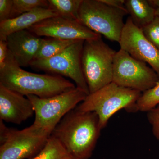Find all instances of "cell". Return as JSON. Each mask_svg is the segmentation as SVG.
<instances>
[{"label":"cell","instance_id":"1","mask_svg":"<svg viewBox=\"0 0 159 159\" xmlns=\"http://www.w3.org/2000/svg\"><path fill=\"white\" fill-rule=\"evenodd\" d=\"M102 129L94 112L74 109L65 116L52 133L68 151L78 159H89L93 155Z\"/></svg>","mask_w":159,"mask_h":159},{"label":"cell","instance_id":"2","mask_svg":"<svg viewBox=\"0 0 159 159\" xmlns=\"http://www.w3.org/2000/svg\"><path fill=\"white\" fill-rule=\"evenodd\" d=\"M0 84L25 97L34 95L41 98H49L76 87L58 75L34 74L23 70L9 50L0 68Z\"/></svg>","mask_w":159,"mask_h":159},{"label":"cell","instance_id":"3","mask_svg":"<svg viewBox=\"0 0 159 159\" xmlns=\"http://www.w3.org/2000/svg\"><path fill=\"white\" fill-rule=\"evenodd\" d=\"M142 93L140 91L123 87L112 82L89 94L75 109L80 111L96 113L102 130L111 117L120 110L136 112V103Z\"/></svg>","mask_w":159,"mask_h":159},{"label":"cell","instance_id":"4","mask_svg":"<svg viewBox=\"0 0 159 159\" xmlns=\"http://www.w3.org/2000/svg\"><path fill=\"white\" fill-rule=\"evenodd\" d=\"M51 132L33 123L17 130L0 119V159H31L45 146Z\"/></svg>","mask_w":159,"mask_h":159},{"label":"cell","instance_id":"5","mask_svg":"<svg viewBox=\"0 0 159 159\" xmlns=\"http://www.w3.org/2000/svg\"><path fill=\"white\" fill-rule=\"evenodd\" d=\"M116 53L103 41L102 38L84 41L81 66L89 94L112 82Z\"/></svg>","mask_w":159,"mask_h":159},{"label":"cell","instance_id":"6","mask_svg":"<svg viewBox=\"0 0 159 159\" xmlns=\"http://www.w3.org/2000/svg\"><path fill=\"white\" fill-rule=\"evenodd\" d=\"M128 14L125 9L115 8L101 0H83L78 11V21L111 41L119 42Z\"/></svg>","mask_w":159,"mask_h":159},{"label":"cell","instance_id":"7","mask_svg":"<svg viewBox=\"0 0 159 159\" xmlns=\"http://www.w3.org/2000/svg\"><path fill=\"white\" fill-rule=\"evenodd\" d=\"M88 94L76 87L73 89L47 98L34 95L26 97L31 101L35 114L34 124L52 133L60 121L85 99Z\"/></svg>","mask_w":159,"mask_h":159},{"label":"cell","instance_id":"8","mask_svg":"<svg viewBox=\"0 0 159 159\" xmlns=\"http://www.w3.org/2000/svg\"><path fill=\"white\" fill-rule=\"evenodd\" d=\"M159 79L147 63L135 59L120 49L114 57L112 82L117 85L143 93L153 87Z\"/></svg>","mask_w":159,"mask_h":159},{"label":"cell","instance_id":"9","mask_svg":"<svg viewBox=\"0 0 159 159\" xmlns=\"http://www.w3.org/2000/svg\"><path fill=\"white\" fill-rule=\"evenodd\" d=\"M84 40H78L53 57L35 60L30 66L40 70L47 71L69 77L88 95L89 92L83 73L81 54Z\"/></svg>","mask_w":159,"mask_h":159},{"label":"cell","instance_id":"10","mask_svg":"<svg viewBox=\"0 0 159 159\" xmlns=\"http://www.w3.org/2000/svg\"><path fill=\"white\" fill-rule=\"evenodd\" d=\"M36 36L65 40L96 39L101 38L78 21L58 16L49 18L35 24L28 29Z\"/></svg>","mask_w":159,"mask_h":159},{"label":"cell","instance_id":"11","mask_svg":"<svg viewBox=\"0 0 159 159\" xmlns=\"http://www.w3.org/2000/svg\"><path fill=\"white\" fill-rule=\"evenodd\" d=\"M120 49L132 57L149 64L159 77V51L145 36L142 29L129 17L119 41Z\"/></svg>","mask_w":159,"mask_h":159},{"label":"cell","instance_id":"12","mask_svg":"<svg viewBox=\"0 0 159 159\" xmlns=\"http://www.w3.org/2000/svg\"><path fill=\"white\" fill-rule=\"evenodd\" d=\"M34 113L33 105L27 97L0 84V119L20 124Z\"/></svg>","mask_w":159,"mask_h":159},{"label":"cell","instance_id":"13","mask_svg":"<svg viewBox=\"0 0 159 159\" xmlns=\"http://www.w3.org/2000/svg\"><path fill=\"white\" fill-rule=\"evenodd\" d=\"M43 40L29 30H24L9 34L6 41L18 64L20 67H27L34 60Z\"/></svg>","mask_w":159,"mask_h":159},{"label":"cell","instance_id":"14","mask_svg":"<svg viewBox=\"0 0 159 159\" xmlns=\"http://www.w3.org/2000/svg\"><path fill=\"white\" fill-rule=\"evenodd\" d=\"M58 16L57 11L51 8H40L0 22V40H6L7 36L11 33L28 30L43 20Z\"/></svg>","mask_w":159,"mask_h":159},{"label":"cell","instance_id":"15","mask_svg":"<svg viewBox=\"0 0 159 159\" xmlns=\"http://www.w3.org/2000/svg\"><path fill=\"white\" fill-rule=\"evenodd\" d=\"M125 9L134 24L142 29L154 19L155 9L146 0H125Z\"/></svg>","mask_w":159,"mask_h":159},{"label":"cell","instance_id":"16","mask_svg":"<svg viewBox=\"0 0 159 159\" xmlns=\"http://www.w3.org/2000/svg\"><path fill=\"white\" fill-rule=\"evenodd\" d=\"M78 40L43 38L41 45L34 60L48 59L58 54ZM33 60V61H34Z\"/></svg>","mask_w":159,"mask_h":159},{"label":"cell","instance_id":"17","mask_svg":"<svg viewBox=\"0 0 159 159\" xmlns=\"http://www.w3.org/2000/svg\"><path fill=\"white\" fill-rule=\"evenodd\" d=\"M31 159H78L68 151L59 140L51 135L37 155Z\"/></svg>","mask_w":159,"mask_h":159},{"label":"cell","instance_id":"18","mask_svg":"<svg viewBox=\"0 0 159 159\" xmlns=\"http://www.w3.org/2000/svg\"><path fill=\"white\" fill-rule=\"evenodd\" d=\"M83 0H48L50 7L59 16L78 21V11Z\"/></svg>","mask_w":159,"mask_h":159},{"label":"cell","instance_id":"19","mask_svg":"<svg viewBox=\"0 0 159 159\" xmlns=\"http://www.w3.org/2000/svg\"><path fill=\"white\" fill-rule=\"evenodd\" d=\"M159 105V79L155 85L142 93L136 103V112H148Z\"/></svg>","mask_w":159,"mask_h":159},{"label":"cell","instance_id":"20","mask_svg":"<svg viewBox=\"0 0 159 159\" xmlns=\"http://www.w3.org/2000/svg\"><path fill=\"white\" fill-rule=\"evenodd\" d=\"M48 1L46 0H13L11 19L40 8H49Z\"/></svg>","mask_w":159,"mask_h":159},{"label":"cell","instance_id":"21","mask_svg":"<svg viewBox=\"0 0 159 159\" xmlns=\"http://www.w3.org/2000/svg\"><path fill=\"white\" fill-rule=\"evenodd\" d=\"M141 29L145 37L159 51V17L156 16L152 22Z\"/></svg>","mask_w":159,"mask_h":159},{"label":"cell","instance_id":"22","mask_svg":"<svg viewBox=\"0 0 159 159\" xmlns=\"http://www.w3.org/2000/svg\"><path fill=\"white\" fill-rule=\"evenodd\" d=\"M147 117L152 125V133L159 142V105L148 112Z\"/></svg>","mask_w":159,"mask_h":159},{"label":"cell","instance_id":"23","mask_svg":"<svg viewBox=\"0 0 159 159\" xmlns=\"http://www.w3.org/2000/svg\"><path fill=\"white\" fill-rule=\"evenodd\" d=\"M13 0H0V22L11 19Z\"/></svg>","mask_w":159,"mask_h":159},{"label":"cell","instance_id":"24","mask_svg":"<svg viewBox=\"0 0 159 159\" xmlns=\"http://www.w3.org/2000/svg\"><path fill=\"white\" fill-rule=\"evenodd\" d=\"M9 49L6 40H0V68L2 67L8 55Z\"/></svg>","mask_w":159,"mask_h":159},{"label":"cell","instance_id":"25","mask_svg":"<svg viewBox=\"0 0 159 159\" xmlns=\"http://www.w3.org/2000/svg\"><path fill=\"white\" fill-rule=\"evenodd\" d=\"M101 1L112 7L118 9H125V0H101Z\"/></svg>","mask_w":159,"mask_h":159},{"label":"cell","instance_id":"26","mask_svg":"<svg viewBox=\"0 0 159 159\" xmlns=\"http://www.w3.org/2000/svg\"><path fill=\"white\" fill-rule=\"evenodd\" d=\"M148 1L155 9L156 16L159 17V0H150Z\"/></svg>","mask_w":159,"mask_h":159}]
</instances>
